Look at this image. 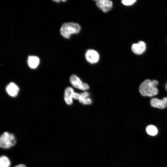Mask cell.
I'll list each match as a JSON object with an SVG mask.
<instances>
[{"instance_id": "cell-1", "label": "cell", "mask_w": 167, "mask_h": 167, "mask_svg": "<svg viewBox=\"0 0 167 167\" xmlns=\"http://www.w3.org/2000/svg\"><path fill=\"white\" fill-rule=\"evenodd\" d=\"M158 82L154 80H145L142 83L139 87V91L141 94L144 96H152L156 95L158 92L156 88Z\"/></svg>"}, {"instance_id": "cell-2", "label": "cell", "mask_w": 167, "mask_h": 167, "mask_svg": "<svg viewBox=\"0 0 167 167\" xmlns=\"http://www.w3.org/2000/svg\"><path fill=\"white\" fill-rule=\"evenodd\" d=\"M80 29V26L77 23L72 22L65 23L62 26L60 32L63 37L68 39L71 35L79 33Z\"/></svg>"}, {"instance_id": "cell-3", "label": "cell", "mask_w": 167, "mask_h": 167, "mask_svg": "<svg viewBox=\"0 0 167 167\" xmlns=\"http://www.w3.org/2000/svg\"><path fill=\"white\" fill-rule=\"evenodd\" d=\"M16 142V138L12 133L6 131L0 136V146L2 148H10L14 146Z\"/></svg>"}, {"instance_id": "cell-4", "label": "cell", "mask_w": 167, "mask_h": 167, "mask_svg": "<svg viewBox=\"0 0 167 167\" xmlns=\"http://www.w3.org/2000/svg\"><path fill=\"white\" fill-rule=\"evenodd\" d=\"M70 81L71 85L77 89L85 91L89 88L87 84L83 83L80 79L75 75H73L70 76Z\"/></svg>"}, {"instance_id": "cell-5", "label": "cell", "mask_w": 167, "mask_h": 167, "mask_svg": "<svg viewBox=\"0 0 167 167\" xmlns=\"http://www.w3.org/2000/svg\"><path fill=\"white\" fill-rule=\"evenodd\" d=\"M146 45L143 41H140L137 43L133 44L131 47V50L135 54L141 55L143 54L146 49Z\"/></svg>"}, {"instance_id": "cell-6", "label": "cell", "mask_w": 167, "mask_h": 167, "mask_svg": "<svg viewBox=\"0 0 167 167\" xmlns=\"http://www.w3.org/2000/svg\"><path fill=\"white\" fill-rule=\"evenodd\" d=\"M96 5L103 12H107L112 8L113 2L109 0H99L96 1Z\"/></svg>"}, {"instance_id": "cell-7", "label": "cell", "mask_w": 167, "mask_h": 167, "mask_svg": "<svg viewBox=\"0 0 167 167\" xmlns=\"http://www.w3.org/2000/svg\"><path fill=\"white\" fill-rule=\"evenodd\" d=\"M85 58L88 62L94 64L98 62L99 56L98 53L96 51L92 49H89L86 53Z\"/></svg>"}, {"instance_id": "cell-8", "label": "cell", "mask_w": 167, "mask_h": 167, "mask_svg": "<svg viewBox=\"0 0 167 167\" xmlns=\"http://www.w3.org/2000/svg\"><path fill=\"white\" fill-rule=\"evenodd\" d=\"M151 105L154 107L164 109L167 106V97H165L162 99L152 98L150 101Z\"/></svg>"}, {"instance_id": "cell-9", "label": "cell", "mask_w": 167, "mask_h": 167, "mask_svg": "<svg viewBox=\"0 0 167 167\" xmlns=\"http://www.w3.org/2000/svg\"><path fill=\"white\" fill-rule=\"evenodd\" d=\"M6 91L10 96L15 97L17 96L19 91V88L15 83L11 82L6 86Z\"/></svg>"}, {"instance_id": "cell-10", "label": "cell", "mask_w": 167, "mask_h": 167, "mask_svg": "<svg viewBox=\"0 0 167 167\" xmlns=\"http://www.w3.org/2000/svg\"><path fill=\"white\" fill-rule=\"evenodd\" d=\"M74 92L73 89L71 87H67L65 90L64 100L66 103L68 105H71L73 103Z\"/></svg>"}, {"instance_id": "cell-11", "label": "cell", "mask_w": 167, "mask_h": 167, "mask_svg": "<svg viewBox=\"0 0 167 167\" xmlns=\"http://www.w3.org/2000/svg\"><path fill=\"white\" fill-rule=\"evenodd\" d=\"M89 93L87 92H84L80 93L78 99L79 102L84 105L91 104L92 103V101L89 98Z\"/></svg>"}, {"instance_id": "cell-12", "label": "cell", "mask_w": 167, "mask_h": 167, "mask_svg": "<svg viewBox=\"0 0 167 167\" xmlns=\"http://www.w3.org/2000/svg\"><path fill=\"white\" fill-rule=\"evenodd\" d=\"M40 62L39 58L36 56H30L28 60L29 66L31 69L36 68L38 66Z\"/></svg>"}, {"instance_id": "cell-13", "label": "cell", "mask_w": 167, "mask_h": 167, "mask_svg": "<svg viewBox=\"0 0 167 167\" xmlns=\"http://www.w3.org/2000/svg\"><path fill=\"white\" fill-rule=\"evenodd\" d=\"M11 162L9 158L5 155L1 156L0 157V167H10Z\"/></svg>"}, {"instance_id": "cell-14", "label": "cell", "mask_w": 167, "mask_h": 167, "mask_svg": "<svg viewBox=\"0 0 167 167\" xmlns=\"http://www.w3.org/2000/svg\"><path fill=\"white\" fill-rule=\"evenodd\" d=\"M146 130L148 134L153 136L156 135L158 132L156 127L152 125L148 126L146 128Z\"/></svg>"}, {"instance_id": "cell-15", "label": "cell", "mask_w": 167, "mask_h": 167, "mask_svg": "<svg viewBox=\"0 0 167 167\" xmlns=\"http://www.w3.org/2000/svg\"><path fill=\"white\" fill-rule=\"evenodd\" d=\"M136 2V0H123L122 2L123 4L126 6H129L134 4Z\"/></svg>"}, {"instance_id": "cell-16", "label": "cell", "mask_w": 167, "mask_h": 167, "mask_svg": "<svg viewBox=\"0 0 167 167\" xmlns=\"http://www.w3.org/2000/svg\"><path fill=\"white\" fill-rule=\"evenodd\" d=\"M80 94L79 93L74 92L73 96V99H74L75 100H78L80 96Z\"/></svg>"}, {"instance_id": "cell-17", "label": "cell", "mask_w": 167, "mask_h": 167, "mask_svg": "<svg viewBox=\"0 0 167 167\" xmlns=\"http://www.w3.org/2000/svg\"><path fill=\"white\" fill-rule=\"evenodd\" d=\"M14 167H26V165L24 164H21L15 165Z\"/></svg>"}, {"instance_id": "cell-18", "label": "cell", "mask_w": 167, "mask_h": 167, "mask_svg": "<svg viewBox=\"0 0 167 167\" xmlns=\"http://www.w3.org/2000/svg\"><path fill=\"white\" fill-rule=\"evenodd\" d=\"M54 1H55L56 2H60L59 0H55V1L54 0Z\"/></svg>"}, {"instance_id": "cell-19", "label": "cell", "mask_w": 167, "mask_h": 167, "mask_svg": "<svg viewBox=\"0 0 167 167\" xmlns=\"http://www.w3.org/2000/svg\"><path fill=\"white\" fill-rule=\"evenodd\" d=\"M62 1L63 2H65L66 1V0H62Z\"/></svg>"}, {"instance_id": "cell-20", "label": "cell", "mask_w": 167, "mask_h": 167, "mask_svg": "<svg viewBox=\"0 0 167 167\" xmlns=\"http://www.w3.org/2000/svg\"><path fill=\"white\" fill-rule=\"evenodd\" d=\"M166 88H167V86H166Z\"/></svg>"}]
</instances>
